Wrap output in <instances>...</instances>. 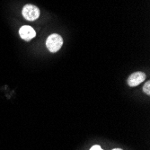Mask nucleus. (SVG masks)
<instances>
[{"label": "nucleus", "mask_w": 150, "mask_h": 150, "mask_svg": "<svg viewBox=\"0 0 150 150\" xmlns=\"http://www.w3.org/2000/svg\"><path fill=\"white\" fill-rule=\"evenodd\" d=\"M63 44V39L59 34L53 33L50 35L46 40V46L50 52H57Z\"/></svg>", "instance_id": "nucleus-1"}, {"label": "nucleus", "mask_w": 150, "mask_h": 150, "mask_svg": "<svg viewBox=\"0 0 150 150\" xmlns=\"http://www.w3.org/2000/svg\"><path fill=\"white\" fill-rule=\"evenodd\" d=\"M23 16L28 21H35L40 16V10L37 6L28 4L23 8Z\"/></svg>", "instance_id": "nucleus-2"}, {"label": "nucleus", "mask_w": 150, "mask_h": 150, "mask_svg": "<svg viewBox=\"0 0 150 150\" xmlns=\"http://www.w3.org/2000/svg\"><path fill=\"white\" fill-rule=\"evenodd\" d=\"M146 75L143 72H135L131 74L128 78V85L129 86H137L145 81Z\"/></svg>", "instance_id": "nucleus-3"}, {"label": "nucleus", "mask_w": 150, "mask_h": 150, "mask_svg": "<svg viewBox=\"0 0 150 150\" xmlns=\"http://www.w3.org/2000/svg\"><path fill=\"white\" fill-rule=\"evenodd\" d=\"M19 34L21 38L24 40H31L36 35V33L33 27L29 25H23L19 30Z\"/></svg>", "instance_id": "nucleus-4"}, {"label": "nucleus", "mask_w": 150, "mask_h": 150, "mask_svg": "<svg viewBox=\"0 0 150 150\" xmlns=\"http://www.w3.org/2000/svg\"><path fill=\"white\" fill-rule=\"evenodd\" d=\"M143 91L146 93V94H150V82L147 81L145 84L144 87H143Z\"/></svg>", "instance_id": "nucleus-5"}, {"label": "nucleus", "mask_w": 150, "mask_h": 150, "mask_svg": "<svg viewBox=\"0 0 150 150\" xmlns=\"http://www.w3.org/2000/svg\"><path fill=\"white\" fill-rule=\"evenodd\" d=\"M90 150H103V149L100 146H93L91 147Z\"/></svg>", "instance_id": "nucleus-6"}, {"label": "nucleus", "mask_w": 150, "mask_h": 150, "mask_svg": "<svg viewBox=\"0 0 150 150\" xmlns=\"http://www.w3.org/2000/svg\"><path fill=\"white\" fill-rule=\"evenodd\" d=\"M112 150H122V149H120V148H114V149H112Z\"/></svg>", "instance_id": "nucleus-7"}]
</instances>
